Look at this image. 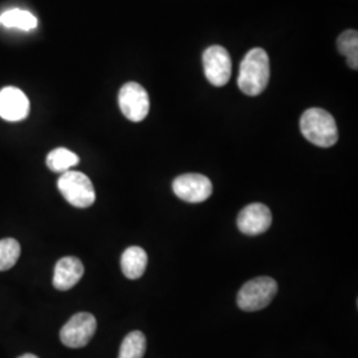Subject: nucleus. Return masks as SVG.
<instances>
[{"mask_svg":"<svg viewBox=\"0 0 358 358\" xmlns=\"http://www.w3.org/2000/svg\"><path fill=\"white\" fill-rule=\"evenodd\" d=\"M269 57L263 48H254L244 56L238 85L244 94L257 96L267 88L269 81Z\"/></svg>","mask_w":358,"mask_h":358,"instance_id":"f257e3e1","label":"nucleus"},{"mask_svg":"<svg viewBox=\"0 0 358 358\" xmlns=\"http://www.w3.org/2000/svg\"><path fill=\"white\" fill-rule=\"evenodd\" d=\"M300 130L308 141L320 148H331L338 140L333 115L321 108H310L303 113Z\"/></svg>","mask_w":358,"mask_h":358,"instance_id":"f03ea898","label":"nucleus"},{"mask_svg":"<svg viewBox=\"0 0 358 358\" xmlns=\"http://www.w3.org/2000/svg\"><path fill=\"white\" fill-rule=\"evenodd\" d=\"M59 192L64 196L69 205L77 208H87L96 201V190L93 183L81 171H65L57 180Z\"/></svg>","mask_w":358,"mask_h":358,"instance_id":"7ed1b4c3","label":"nucleus"},{"mask_svg":"<svg viewBox=\"0 0 358 358\" xmlns=\"http://www.w3.org/2000/svg\"><path fill=\"white\" fill-rule=\"evenodd\" d=\"M278 294V282L268 276H259L245 282L241 288L236 301L244 312H256L268 307Z\"/></svg>","mask_w":358,"mask_h":358,"instance_id":"20e7f679","label":"nucleus"},{"mask_svg":"<svg viewBox=\"0 0 358 358\" xmlns=\"http://www.w3.org/2000/svg\"><path fill=\"white\" fill-rule=\"evenodd\" d=\"M118 105L129 121L141 122L149 115L150 100L141 84L131 81L127 83L118 92Z\"/></svg>","mask_w":358,"mask_h":358,"instance_id":"39448f33","label":"nucleus"},{"mask_svg":"<svg viewBox=\"0 0 358 358\" xmlns=\"http://www.w3.org/2000/svg\"><path fill=\"white\" fill-rule=\"evenodd\" d=\"M97 329V321L92 313L81 312L72 316L60 331V340L68 348H83L90 344Z\"/></svg>","mask_w":358,"mask_h":358,"instance_id":"423d86ee","label":"nucleus"},{"mask_svg":"<svg viewBox=\"0 0 358 358\" xmlns=\"http://www.w3.org/2000/svg\"><path fill=\"white\" fill-rule=\"evenodd\" d=\"M202 60L206 77L214 87H224L230 81L232 62L226 48L211 45L203 52Z\"/></svg>","mask_w":358,"mask_h":358,"instance_id":"0eeeda50","label":"nucleus"},{"mask_svg":"<svg viewBox=\"0 0 358 358\" xmlns=\"http://www.w3.org/2000/svg\"><path fill=\"white\" fill-rule=\"evenodd\" d=\"M173 192L189 203H201L213 194L211 180L202 174H183L173 180Z\"/></svg>","mask_w":358,"mask_h":358,"instance_id":"6e6552de","label":"nucleus"},{"mask_svg":"<svg viewBox=\"0 0 358 358\" xmlns=\"http://www.w3.org/2000/svg\"><path fill=\"white\" fill-rule=\"evenodd\" d=\"M272 223L271 210L263 203L245 206L238 215V229L245 235H260L268 230Z\"/></svg>","mask_w":358,"mask_h":358,"instance_id":"1a4fd4ad","label":"nucleus"},{"mask_svg":"<svg viewBox=\"0 0 358 358\" xmlns=\"http://www.w3.org/2000/svg\"><path fill=\"white\" fill-rule=\"evenodd\" d=\"M29 113V101L26 94L15 87L0 90V117L10 122L24 120Z\"/></svg>","mask_w":358,"mask_h":358,"instance_id":"9d476101","label":"nucleus"},{"mask_svg":"<svg viewBox=\"0 0 358 358\" xmlns=\"http://www.w3.org/2000/svg\"><path fill=\"white\" fill-rule=\"evenodd\" d=\"M84 266L75 256H65L56 263L52 284L59 291H68L81 280Z\"/></svg>","mask_w":358,"mask_h":358,"instance_id":"9b49d317","label":"nucleus"},{"mask_svg":"<svg viewBox=\"0 0 358 358\" xmlns=\"http://www.w3.org/2000/svg\"><path fill=\"white\" fill-rule=\"evenodd\" d=\"M146 266H148V254L141 247L131 245L127 248L121 256V269L124 275L131 280L141 278L145 273Z\"/></svg>","mask_w":358,"mask_h":358,"instance_id":"f8f14e48","label":"nucleus"},{"mask_svg":"<svg viewBox=\"0 0 358 358\" xmlns=\"http://www.w3.org/2000/svg\"><path fill=\"white\" fill-rule=\"evenodd\" d=\"M0 26L6 28H17L22 31H31L38 27V19L29 11L13 8L0 15Z\"/></svg>","mask_w":358,"mask_h":358,"instance_id":"ddd939ff","label":"nucleus"},{"mask_svg":"<svg viewBox=\"0 0 358 358\" xmlns=\"http://www.w3.org/2000/svg\"><path fill=\"white\" fill-rule=\"evenodd\" d=\"M78 162V155L65 148L53 149L51 153L47 155V166L53 173L63 174L65 171H69L72 167L77 166Z\"/></svg>","mask_w":358,"mask_h":358,"instance_id":"4468645a","label":"nucleus"},{"mask_svg":"<svg viewBox=\"0 0 358 358\" xmlns=\"http://www.w3.org/2000/svg\"><path fill=\"white\" fill-rule=\"evenodd\" d=\"M337 48L344 55L352 69H358V34L356 29H348L337 38Z\"/></svg>","mask_w":358,"mask_h":358,"instance_id":"2eb2a0df","label":"nucleus"},{"mask_svg":"<svg viewBox=\"0 0 358 358\" xmlns=\"http://www.w3.org/2000/svg\"><path fill=\"white\" fill-rule=\"evenodd\" d=\"M146 352V337L140 331H133L124 338L118 358H143Z\"/></svg>","mask_w":358,"mask_h":358,"instance_id":"dca6fc26","label":"nucleus"},{"mask_svg":"<svg viewBox=\"0 0 358 358\" xmlns=\"http://www.w3.org/2000/svg\"><path fill=\"white\" fill-rule=\"evenodd\" d=\"M20 244L13 238L0 241V271L13 268L20 256Z\"/></svg>","mask_w":358,"mask_h":358,"instance_id":"f3484780","label":"nucleus"},{"mask_svg":"<svg viewBox=\"0 0 358 358\" xmlns=\"http://www.w3.org/2000/svg\"><path fill=\"white\" fill-rule=\"evenodd\" d=\"M17 358H38V356H35V355H31V353H27V355H23V356H20V357Z\"/></svg>","mask_w":358,"mask_h":358,"instance_id":"a211bd4d","label":"nucleus"}]
</instances>
